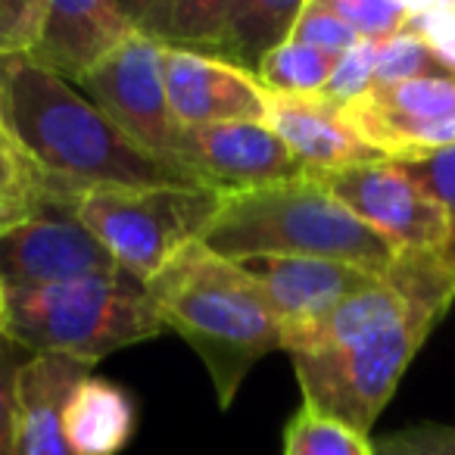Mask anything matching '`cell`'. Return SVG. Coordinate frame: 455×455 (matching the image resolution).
Segmentation results:
<instances>
[{"instance_id":"484cf974","label":"cell","mask_w":455,"mask_h":455,"mask_svg":"<svg viewBox=\"0 0 455 455\" xmlns=\"http://www.w3.org/2000/svg\"><path fill=\"white\" fill-rule=\"evenodd\" d=\"M32 359L26 347L10 340L7 334L0 337V455H22L20 449V371Z\"/></svg>"},{"instance_id":"5b68a950","label":"cell","mask_w":455,"mask_h":455,"mask_svg":"<svg viewBox=\"0 0 455 455\" xmlns=\"http://www.w3.org/2000/svg\"><path fill=\"white\" fill-rule=\"evenodd\" d=\"M128 278L147 281L184 247L203 241L221 194L203 188H51Z\"/></svg>"},{"instance_id":"9a60e30c","label":"cell","mask_w":455,"mask_h":455,"mask_svg":"<svg viewBox=\"0 0 455 455\" xmlns=\"http://www.w3.org/2000/svg\"><path fill=\"white\" fill-rule=\"evenodd\" d=\"M266 125L299 159L306 175L384 159L353 132L343 107L331 103L324 94H268Z\"/></svg>"},{"instance_id":"e0dca14e","label":"cell","mask_w":455,"mask_h":455,"mask_svg":"<svg viewBox=\"0 0 455 455\" xmlns=\"http://www.w3.org/2000/svg\"><path fill=\"white\" fill-rule=\"evenodd\" d=\"M63 434L72 455H119L134 434V399L91 371L66 396Z\"/></svg>"},{"instance_id":"6da1fadb","label":"cell","mask_w":455,"mask_h":455,"mask_svg":"<svg viewBox=\"0 0 455 455\" xmlns=\"http://www.w3.org/2000/svg\"><path fill=\"white\" fill-rule=\"evenodd\" d=\"M0 128L51 188H196L181 165L150 156L76 84L28 57H0Z\"/></svg>"},{"instance_id":"d4e9b609","label":"cell","mask_w":455,"mask_h":455,"mask_svg":"<svg viewBox=\"0 0 455 455\" xmlns=\"http://www.w3.org/2000/svg\"><path fill=\"white\" fill-rule=\"evenodd\" d=\"M287 41H297V44H306V47H312V51H322L334 60H340L343 53H349L359 44L353 28H349L324 0H303V10H299V16L293 20L291 38Z\"/></svg>"},{"instance_id":"5bb4252c","label":"cell","mask_w":455,"mask_h":455,"mask_svg":"<svg viewBox=\"0 0 455 455\" xmlns=\"http://www.w3.org/2000/svg\"><path fill=\"white\" fill-rule=\"evenodd\" d=\"M241 268L262 287L281 324V337L324 318L374 278V272L347 262L293 256H256L243 259Z\"/></svg>"},{"instance_id":"603a6c76","label":"cell","mask_w":455,"mask_h":455,"mask_svg":"<svg viewBox=\"0 0 455 455\" xmlns=\"http://www.w3.org/2000/svg\"><path fill=\"white\" fill-rule=\"evenodd\" d=\"M424 76H455L424 38L399 32L374 47V84H396Z\"/></svg>"},{"instance_id":"8992f818","label":"cell","mask_w":455,"mask_h":455,"mask_svg":"<svg viewBox=\"0 0 455 455\" xmlns=\"http://www.w3.org/2000/svg\"><path fill=\"white\" fill-rule=\"evenodd\" d=\"M440 315L418 312L328 353L293 355L303 405L368 436Z\"/></svg>"},{"instance_id":"8fae6325","label":"cell","mask_w":455,"mask_h":455,"mask_svg":"<svg viewBox=\"0 0 455 455\" xmlns=\"http://www.w3.org/2000/svg\"><path fill=\"white\" fill-rule=\"evenodd\" d=\"M97 275H125L69 209L51 206L28 225L0 235V287H47Z\"/></svg>"},{"instance_id":"30bf717a","label":"cell","mask_w":455,"mask_h":455,"mask_svg":"<svg viewBox=\"0 0 455 455\" xmlns=\"http://www.w3.org/2000/svg\"><path fill=\"white\" fill-rule=\"evenodd\" d=\"M175 159L215 194L268 188L303 178L306 169L266 122H221L181 128Z\"/></svg>"},{"instance_id":"4316f807","label":"cell","mask_w":455,"mask_h":455,"mask_svg":"<svg viewBox=\"0 0 455 455\" xmlns=\"http://www.w3.org/2000/svg\"><path fill=\"white\" fill-rule=\"evenodd\" d=\"M436 203L443 206L449 219V247L446 259L455 266V147L440 150L434 156L411 159V163H399Z\"/></svg>"},{"instance_id":"7c38bea8","label":"cell","mask_w":455,"mask_h":455,"mask_svg":"<svg viewBox=\"0 0 455 455\" xmlns=\"http://www.w3.org/2000/svg\"><path fill=\"white\" fill-rule=\"evenodd\" d=\"M163 76L178 128L266 122L268 91L253 72L228 60L163 47Z\"/></svg>"},{"instance_id":"cb8c5ba5","label":"cell","mask_w":455,"mask_h":455,"mask_svg":"<svg viewBox=\"0 0 455 455\" xmlns=\"http://www.w3.org/2000/svg\"><path fill=\"white\" fill-rule=\"evenodd\" d=\"M343 22L355 32L359 41H380L405 32V22L411 16V4L403 0H324Z\"/></svg>"},{"instance_id":"f546056e","label":"cell","mask_w":455,"mask_h":455,"mask_svg":"<svg viewBox=\"0 0 455 455\" xmlns=\"http://www.w3.org/2000/svg\"><path fill=\"white\" fill-rule=\"evenodd\" d=\"M374 47L378 44H371V41H359L353 51L337 60L334 76H331L328 88L322 91L331 103L347 107L374 88Z\"/></svg>"},{"instance_id":"2e32d148","label":"cell","mask_w":455,"mask_h":455,"mask_svg":"<svg viewBox=\"0 0 455 455\" xmlns=\"http://www.w3.org/2000/svg\"><path fill=\"white\" fill-rule=\"evenodd\" d=\"M94 371L69 355H32L20 371V449L22 455H72L63 434V403Z\"/></svg>"},{"instance_id":"9c48e42d","label":"cell","mask_w":455,"mask_h":455,"mask_svg":"<svg viewBox=\"0 0 455 455\" xmlns=\"http://www.w3.org/2000/svg\"><path fill=\"white\" fill-rule=\"evenodd\" d=\"M312 178L337 203H343L362 225H368L374 235L390 241L396 250L446 253V212L399 163L380 159V163L322 172Z\"/></svg>"},{"instance_id":"3957f363","label":"cell","mask_w":455,"mask_h":455,"mask_svg":"<svg viewBox=\"0 0 455 455\" xmlns=\"http://www.w3.org/2000/svg\"><path fill=\"white\" fill-rule=\"evenodd\" d=\"M203 247L231 262L256 256L331 259L384 275L399 250L362 225L312 175L225 194Z\"/></svg>"},{"instance_id":"7402d4cb","label":"cell","mask_w":455,"mask_h":455,"mask_svg":"<svg viewBox=\"0 0 455 455\" xmlns=\"http://www.w3.org/2000/svg\"><path fill=\"white\" fill-rule=\"evenodd\" d=\"M284 455H371V436L299 405L284 427Z\"/></svg>"},{"instance_id":"83f0119b","label":"cell","mask_w":455,"mask_h":455,"mask_svg":"<svg viewBox=\"0 0 455 455\" xmlns=\"http://www.w3.org/2000/svg\"><path fill=\"white\" fill-rule=\"evenodd\" d=\"M44 16L47 0H0V57H28Z\"/></svg>"},{"instance_id":"f1b7e54d","label":"cell","mask_w":455,"mask_h":455,"mask_svg":"<svg viewBox=\"0 0 455 455\" xmlns=\"http://www.w3.org/2000/svg\"><path fill=\"white\" fill-rule=\"evenodd\" d=\"M371 455H455V424H411L371 440Z\"/></svg>"},{"instance_id":"7a4b0ae2","label":"cell","mask_w":455,"mask_h":455,"mask_svg":"<svg viewBox=\"0 0 455 455\" xmlns=\"http://www.w3.org/2000/svg\"><path fill=\"white\" fill-rule=\"evenodd\" d=\"M156 315L206 365L219 405L235 403L250 368L281 349V324L262 287L200 241L172 256L147 281Z\"/></svg>"},{"instance_id":"4fadbf2b","label":"cell","mask_w":455,"mask_h":455,"mask_svg":"<svg viewBox=\"0 0 455 455\" xmlns=\"http://www.w3.org/2000/svg\"><path fill=\"white\" fill-rule=\"evenodd\" d=\"M132 35L134 26L119 0H47L44 26L28 60L78 84Z\"/></svg>"},{"instance_id":"ba28073f","label":"cell","mask_w":455,"mask_h":455,"mask_svg":"<svg viewBox=\"0 0 455 455\" xmlns=\"http://www.w3.org/2000/svg\"><path fill=\"white\" fill-rule=\"evenodd\" d=\"M343 116L353 132L390 163L434 156L455 147V76L374 84Z\"/></svg>"},{"instance_id":"d6986e66","label":"cell","mask_w":455,"mask_h":455,"mask_svg":"<svg viewBox=\"0 0 455 455\" xmlns=\"http://www.w3.org/2000/svg\"><path fill=\"white\" fill-rule=\"evenodd\" d=\"M299 10L303 0H231L221 60L256 76L262 60L291 38Z\"/></svg>"},{"instance_id":"277c9868","label":"cell","mask_w":455,"mask_h":455,"mask_svg":"<svg viewBox=\"0 0 455 455\" xmlns=\"http://www.w3.org/2000/svg\"><path fill=\"white\" fill-rule=\"evenodd\" d=\"M7 293V337L32 355H69L97 365L165 331L147 287L128 275H97Z\"/></svg>"},{"instance_id":"1f68e13d","label":"cell","mask_w":455,"mask_h":455,"mask_svg":"<svg viewBox=\"0 0 455 455\" xmlns=\"http://www.w3.org/2000/svg\"><path fill=\"white\" fill-rule=\"evenodd\" d=\"M7 334V293L0 287V337Z\"/></svg>"},{"instance_id":"ffe728a7","label":"cell","mask_w":455,"mask_h":455,"mask_svg":"<svg viewBox=\"0 0 455 455\" xmlns=\"http://www.w3.org/2000/svg\"><path fill=\"white\" fill-rule=\"evenodd\" d=\"M51 206V181L0 128V235L28 225Z\"/></svg>"},{"instance_id":"4dcf8cb0","label":"cell","mask_w":455,"mask_h":455,"mask_svg":"<svg viewBox=\"0 0 455 455\" xmlns=\"http://www.w3.org/2000/svg\"><path fill=\"white\" fill-rule=\"evenodd\" d=\"M405 32L424 38L449 72H455V4H411Z\"/></svg>"},{"instance_id":"44dd1931","label":"cell","mask_w":455,"mask_h":455,"mask_svg":"<svg viewBox=\"0 0 455 455\" xmlns=\"http://www.w3.org/2000/svg\"><path fill=\"white\" fill-rule=\"evenodd\" d=\"M334 66L337 60L328 53L284 41L262 60L256 78L268 94H322L334 76Z\"/></svg>"},{"instance_id":"52a82bcc","label":"cell","mask_w":455,"mask_h":455,"mask_svg":"<svg viewBox=\"0 0 455 455\" xmlns=\"http://www.w3.org/2000/svg\"><path fill=\"white\" fill-rule=\"evenodd\" d=\"M78 91L140 150L181 165L175 159L181 128L172 119L169 94H165L163 44L134 32L88 78L78 82Z\"/></svg>"},{"instance_id":"ac0fdd59","label":"cell","mask_w":455,"mask_h":455,"mask_svg":"<svg viewBox=\"0 0 455 455\" xmlns=\"http://www.w3.org/2000/svg\"><path fill=\"white\" fill-rule=\"evenodd\" d=\"M134 32L175 51L219 57L225 51V28L231 0H119Z\"/></svg>"}]
</instances>
